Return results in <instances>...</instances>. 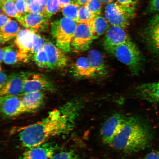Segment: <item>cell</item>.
Listing matches in <instances>:
<instances>
[{
  "mask_svg": "<svg viewBox=\"0 0 159 159\" xmlns=\"http://www.w3.org/2000/svg\"><path fill=\"white\" fill-rule=\"evenodd\" d=\"M83 105L71 101L50 112L44 118L20 129L18 136L23 147L39 146L53 137L68 134L74 129Z\"/></svg>",
  "mask_w": 159,
  "mask_h": 159,
  "instance_id": "cell-1",
  "label": "cell"
},
{
  "mask_svg": "<svg viewBox=\"0 0 159 159\" xmlns=\"http://www.w3.org/2000/svg\"><path fill=\"white\" fill-rule=\"evenodd\" d=\"M152 131L144 121L136 116L126 117L120 132L110 146L126 153L144 150L150 144Z\"/></svg>",
  "mask_w": 159,
  "mask_h": 159,
  "instance_id": "cell-2",
  "label": "cell"
},
{
  "mask_svg": "<svg viewBox=\"0 0 159 159\" xmlns=\"http://www.w3.org/2000/svg\"><path fill=\"white\" fill-rule=\"evenodd\" d=\"M77 24L74 20L65 17L51 23V33L56 45L65 52L70 51Z\"/></svg>",
  "mask_w": 159,
  "mask_h": 159,
  "instance_id": "cell-3",
  "label": "cell"
},
{
  "mask_svg": "<svg viewBox=\"0 0 159 159\" xmlns=\"http://www.w3.org/2000/svg\"><path fill=\"white\" fill-rule=\"evenodd\" d=\"M110 53L119 61L133 70H136L140 68L142 56L138 47L130 39L115 47Z\"/></svg>",
  "mask_w": 159,
  "mask_h": 159,
  "instance_id": "cell-4",
  "label": "cell"
},
{
  "mask_svg": "<svg viewBox=\"0 0 159 159\" xmlns=\"http://www.w3.org/2000/svg\"><path fill=\"white\" fill-rule=\"evenodd\" d=\"M135 11L119 4L117 2L107 4L105 9V16L111 25L126 29L134 18Z\"/></svg>",
  "mask_w": 159,
  "mask_h": 159,
  "instance_id": "cell-5",
  "label": "cell"
},
{
  "mask_svg": "<svg viewBox=\"0 0 159 159\" xmlns=\"http://www.w3.org/2000/svg\"><path fill=\"white\" fill-rule=\"evenodd\" d=\"M126 118L124 115L116 113L105 121L100 131L101 139L105 144L110 146L113 140L122 129Z\"/></svg>",
  "mask_w": 159,
  "mask_h": 159,
  "instance_id": "cell-6",
  "label": "cell"
},
{
  "mask_svg": "<svg viewBox=\"0 0 159 159\" xmlns=\"http://www.w3.org/2000/svg\"><path fill=\"white\" fill-rule=\"evenodd\" d=\"M94 37L90 26L88 23H78L71 46L77 52H82L88 50Z\"/></svg>",
  "mask_w": 159,
  "mask_h": 159,
  "instance_id": "cell-7",
  "label": "cell"
},
{
  "mask_svg": "<svg viewBox=\"0 0 159 159\" xmlns=\"http://www.w3.org/2000/svg\"><path fill=\"white\" fill-rule=\"evenodd\" d=\"M53 89L51 83L44 75L37 73H25L22 94L43 92Z\"/></svg>",
  "mask_w": 159,
  "mask_h": 159,
  "instance_id": "cell-8",
  "label": "cell"
},
{
  "mask_svg": "<svg viewBox=\"0 0 159 159\" xmlns=\"http://www.w3.org/2000/svg\"><path fill=\"white\" fill-rule=\"evenodd\" d=\"M125 29L117 26H109L103 41V46L107 51L110 52L115 47L130 39Z\"/></svg>",
  "mask_w": 159,
  "mask_h": 159,
  "instance_id": "cell-9",
  "label": "cell"
},
{
  "mask_svg": "<svg viewBox=\"0 0 159 159\" xmlns=\"http://www.w3.org/2000/svg\"><path fill=\"white\" fill-rule=\"evenodd\" d=\"M49 19L45 15L26 13L17 20L23 26L36 33L44 30L48 27Z\"/></svg>",
  "mask_w": 159,
  "mask_h": 159,
  "instance_id": "cell-10",
  "label": "cell"
},
{
  "mask_svg": "<svg viewBox=\"0 0 159 159\" xmlns=\"http://www.w3.org/2000/svg\"><path fill=\"white\" fill-rule=\"evenodd\" d=\"M44 48L48 57L49 69L61 68L66 66L68 58L62 50L50 42L45 43Z\"/></svg>",
  "mask_w": 159,
  "mask_h": 159,
  "instance_id": "cell-11",
  "label": "cell"
},
{
  "mask_svg": "<svg viewBox=\"0 0 159 159\" xmlns=\"http://www.w3.org/2000/svg\"><path fill=\"white\" fill-rule=\"evenodd\" d=\"M1 108L3 115L9 118L26 113L21 98L18 96L1 97Z\"/></svg>",
  "mask_w": 159,
  "mask_h": 159,
  "instance_id": "cell-12",
  "label": "cell"
},
{
  "mask_svg": "<svg viewBox=\"0 0 159 159\" xmlns=\"http://www.w3.org/2000/svg\"><path fill=\"white\" fill-rule=\"evenodd\" d=\"M25 73L11 75L1 88V97L17 96L22 94Z\"/></svg>",
  "mask_w": 159,
  "mask_h": 159,
  "instance_id": "cell-13",
  "label": "cell"
},
{
  "mask_svg": "<svg viewBox=\"0 0 159 159\" xmlns=\"http://www.w3.org/2000/svg\"><path fill=\"white\" fill-rule=\"evenodd\" d=\"M55 147L46 142L39 146L27 148L22 159H49L54 155Z\"/></svg>",
  "mask_w": 159,
  "mask_h": 159,
  "instance_id": "cell-14",
  "label": "cell"
},
{
  "mask_svg": "<svg viewBox=\"0 0 159 159\" xmlns=\"http://www.w3.org/2000/svg\"><path fill=\"white\" fill-rule=\"evenodd\" d=\"M35 33L29 29L20 30L15 38V44L17 49L21 52L30 55Z\"/></svg>",
  "mask_w": 159,
  "mask_h": 159,
  "instance_id": "cell-15",
  "label": "cell"
},
{
  "mask_svg": "<svg viewBox=\"0 0 159 159\" xmlns=\"http://www.w3.org/2000/svg\"><path fill=\"white\" fill-rule=\"evenodd\" d=\"M136 94L141 99L148 102H159V82L139 85L136 89Z\"/></svg>",
  "mask_w": 159,
  "mask_h": 159,
  "instance_id": "cell-16",
  "label": "cell"
},
{
  "mask_svg": "<svg viewBox=\"0 0 159 159\" xmlns=\"http://www.w3.org/2000/svg\"><path fill=\"white\" fill-rule=\"evenodd\" d=\"M149 44L157 55L159 56V15L154 16L151 20L147 29Z\"/></svg>",
  "mask_w": 159,
  "mask_h": 159,
  "instance_id": "cell-17",
  "label": "cell"
},
{
  "mask_svg": "<svg viewBox=\"0 0 159 159\" xmlns=\"http://www.w3.org/2000/svg\"><path fill=\"white\" fill-rule=\"evenodd\" d=\"M21 102L26 113L38 109L42 104L44 96L43 92H32L23 94Z\"/></svg>",
  "mask_w": 159,
  "mask_h": 159,
  "instance_id": "cell-18",
  "label": "cell"
},
{
  "mask_svg": "<svg viewBox=\"0 0 159 159\" xmlns=\"http://www.w3.org/2000/svg\"><path fill=\"white\" fill-rule=\"evenodd\" d=\"M73 70L75 75L78 77L91 78L96 76L87 57H79L75 63Z\"/></svg>",
  "mask_w": 159,
  "mask_h": 159,
  "instance_id": "cell-19",
  "label": "cell"
},
{
  "mask_svg": "<svg viewBox=\"0 0 159 159\" xmlns=\"http://www.w3.org/2000/svg\"><path fill=\"white\" fill-rule=\"evenodd\" d=\"M89 62L94 69L96 76L106 74L107 68L102 56L98 51L92 50L87 55Z\"/></svg>",
  "mask_w": 159,
  "mask_h": 159,
  "instance_id": "cell-20",
  "label": "cell"
},
{
  "mask_svg": "<svg viewBox=\"0 0 159 159\" xmlns=\"http://www.w3.org/2000/svg\"><path fill=\"white\" fill-rule=\"evenodd\" d=\"M88 23L92 31L94 39L98 38L106 33L110 25L105 17L101 15L94 16Z\"/></svg>",
  "mask_w": 159,
  "mask_h": 159,
  "instance_id": "cell-21",
  "label": "cell"
},
{
  "mask_svg": "<svg viewBox=\"0 0 159 159\" xmlns=\"http://www.w3.org/2000/svg\"><path fill=\"white\" fill-rule=\"evenodd\" d=\"M20 30L17 22L11 20L1 29L0 39L1 44H4L16 37Z\"/></svg>",
  "mask_w": 159,
  "mask_h": 159,
  "instance_id": "cell-22",
  "label": "cell"
},
{
  "mask_svg": "<svg viewBox=\"0 0 159 159\" xmlns=\"http://www.w3.org/2000/svg\"><path fill=\"white\" fill-rule=\"evenodd\" d=\"M29 55L16 50L11 46L7 47L6 49L3 61L7 65H13L19 62H27Z\"/></svg>",
  "mask_w": 159,
  "mask_h": 159,
  "instance_id": "cell-23",
  "label": "cell"
},
{
  "mask_svg": "<svg viewBox=\"0 0 159 159\" xmlns=\"http://www.w3.org/2000/svg\"><path fill=\"white\" fill-rule=\"evenodd\" d=\"M15 0H1V10L9 16L17 19L21 16L16 7Z\"/></svg>",
  "mask_w": 159,
  "mask_h": 159,
  "instance_id": "cell-24",
  "label": "cell"
},
{
  "mask_svg": "<svg viewBox=\"0 0 159 159\" xmlns=\"http://www.w3.org/2000/svg\"><path fill=\"white\" fill-rule=\"evenodd\" d=\"M80 6L75 3L72 2L65 6L61 9V11L65 17L74 20L77 22V17Z\"/></svg>",
  "mask_w": 159,
  "mask_h": 159,
  "instance_id": "cell-25",
  "label": "cell"
},
{
  "mask_svg": "<svg viewBox=\"0 0 159 159\" xmlns=\"http://www.w3.org/2000/svg\"><path fill=\"white\" fill-rule=\"evenodd\" d=\"M36 64L41 68H49L48 56L44 47L33 57Z\"/></svg>",
  "mask_w": 159,
  "mask_h": 159,
  "instance_id": "cell-26",
  "label": "cell"
},
{
  "mask_svg": "<svg viewBox=\"0 0 159 159\" xmlns=\"http://www.w3.org/2000/svg\"><path fill=\"white\" fill-rule=\"evenodd\" d=\"M61 11L58 0H48L45 7V16L50 18Z\"/></svg>",
  "mask_w": 159,
  "mask_h": 159,
  "instance_id": "cell-27",
  "label": "cell"
},
{
  "mask_svg": "<svg viewBox=\"0 0 159 159\" xmlns=\"http://www.w3.org/2000/svg\"><path fill=\"white\" fill-rule=\"evenodd\" d=\"M28 13L45 15V9L40 4L38 0H25Z\"/></svg>",
  "mask_w": 159,
  "mask_h": 159,
  "instance_id": "cell-28",
  "label": "cell"
},
{
  "mask_svg": "<svg viewBox=\"0 0 159 159\" xmlns=\"http://www.w3.org/2000/svg\"><path fill=\"white\" fill-rule=\"evenodd\" d=\"M94 17L87 9L86 5L81 6L79 10L77 23H89Z\"/></svg>",
  "mask_w": 159,
  "mask_h": 159,
  "instance_id": "cell-29",
  "label": "cell"
},
{
  "mask_svg": "<svg viewBox=\"0 0 159 159\" xmlns=\"http://www.w3.org/2000/svg\"><path fill=\"white\" fill-rule=\"evenodd\" d=\"M102 3L99 0H90L86 5L87 9L94 16L101 15L102 11Z\"/></svg>",
  "mask_w": 159,
  "mask_h": 159,
  "instance_id": "cell-30",
  "label": "cell"
},
{
  "mask_svg": "<svg viewBox=\"0 0 159 159\" xmlns=\"http://www.w3.org/2000/svg\"><path fill=\"white\" fill-rule=\"evenodd\" d=\"M45 43L44 39L40 35L35 33L32 48L30 55L33 57L44 47Z\"/></svg>",
  "mask_w": 159,
  "mask_h": 159,
  "instance_id": "cell-31",
  "label": "cell"
},
{
  "mask_svg": "<svg viewBox=\"0 0 159 159\" xmlns=\"http://www.w3.org/2000/svg\"><path fill=\"white\" fill-rule=\"evenodd\" d=\"M51 159H80V158L74 151H68L54 154Z\"/></svg>",
  "mask_w": 159,
  "mask_h": 159,
  "instance_id": "cell-32",
  "label": "cell"
},
{
  "mask_svg": "<svg viewBox=\"0 0 159 159\" xmlns=\"http://www.w3.org/2000/svg\"><path fill=\"white\" fill-rule=\"evenodd\" d=\"M116 2L123 7L135 11L138 0H116Z\"/></svg>",
  "mask_w": 159,
  "mask_h": 159,
  "instance_id": "cell-33",
  "label": "cell"
},
{
  "mask_svg": "<svg viewBox=\"0 0 159 159\" xmlns=\"http://www.w3.org/2000/svg\"><path fill=\"white\" fill-rule=\"evenodd\" d=\"M16 7L19 13L21 15L28 13L26 2L25 0H19L16 2Z\"/></svg>",
  "mask_w": 159,
  "mask_h": 159,
  "instance_id": "cell-34",
  "label": "cell"
},
{
  "mask_svg": "<svg viewBox=\"0 0 159 159\" xmlns=\"http://www.w3.org/2000/svg\"><path fill=\"white\" fill-rule=\"evenodd\" d=\"M148 11L150 13L159 12V0H150L148 8Z\"/></svg>",
  "mask_w": 159,
  "mask_h": 159,
  "instance_id": "cell-35",
  "label": "cell"
},
{
  "mask_svg": "<svg viewBox=\"0 0 159 159\" xmlns=\"http://www.w3.org/2000/svg\"><path fill=\"white\" fill-rule=\"evenodd\" d=\"M11 20V19L8 17L4 13H1V17H0V27H1V29L4 26Z\"/></svg>",
  "mask_w": 159,
  "mask_h": 159,
  "instance_id": "cell-36",
  "label": "cell"
},
{
  "mask_svg": "<svg viewBox=\"0 0 159 159\" xmlns=\"http://www.w3.org/2000/svg\"><path fill=\"white\" fill-rule=\"evenodd\" d=\"M144 159H159V151H153L148 153Z\"/></svg>",
  "mask_w": 159,
  "mask_h": 159,
  "instance_id": "cell-37",
  "label": "cell"
},
{
  "mask_svg": "<svg viewBox=\"0 0 159 159\" xmlns=\"http://www.w3.org/2000/svg\"><path fill=\"white\" fill-rule=\"evenodd\" d=\"M0 88H1L7 82L8 79L7 75L5 73L1 70L0 73Z\"/></svg>",
  "mask_w": 159,
  "mask_h": 159,
  "instance_id": "cell-38",
  "label": "cell"
},
{
  "mask_svg": "<svg viewBox=\"0 0 159 159\" xmlns=\"http://www.w3.org/2000/svg\"><path fill=\"white\" fill-rule=\"evenodd\" d=\"M58 1L61 9L73 2V0H58Z\"/></svg>",
  "mask_w": 159,
  "mask_h": 159,
  "instance_id": "cell-39",
  "label": "cell"
},
{
  "mask_svg": "<svg viewBox=\"0 0 159 159\" xmlns=\"http://www.w3.org/2000/svg\"><path fill=\"white\" fill-rule=\"evenodd\" d=\"M90 0H73V2L80 6L86 5Z\"/></svg>",
  "mask_w": 159,
  "mask_h": 159,
  "instance_id": "cell-40",
  "label": "cell"
},
{
  "mask_svg": "<svg viewBox=\"0 0 159 159\" xmlns=\"http://www.w3.org/2000/svg\"><path fill=\"white\" fill-rule=\"evenodd\" d=\"M7 48V47L2 48H1V50H0V60H1V63H2L3 61L4 57Z\"/></svg>",
  "mask_w": 159,
  "mask_h": 159,
  "instance_id": "cell-41",
  "label": "cell"
},
{
  "mask_svg": "<svg viewBox=\"0 0 159 159\" xmlns=\"http://www.w3.org/2000/svg\"><path fill=\"white\" fill-rule=\"evenodd\" d=\"M48 0H38L39 2L42 6L45 9V6L46 5Z\"/></svg>",
  "mask_w": 159,
  "mask_h": 159,
  "instance_id": "cell-42",
  "label": "cell"
},
{
  "mask_svg": "<svg viewBox=\"0 0 159 159\" xmlns=\"http://www.w3.org/2000/svg\"><path fill=\"white\" fill-rule=\"evenodd\" d=\"M99 1L102 3L106 4L107 5L109 3L113 2L115 0H99Z\"/></svg>",
  "mask_w": 159,
  "mask_h": 159,
  "instance_id": "cell-43",
  "label": "cell"
},
{
  "mask_svg": "<svg viewBox=\"0 0 159 159\" xmlns=\"http://www.w3.org/2000/svg\"><path fill=\"white\" fill-rule=\"evenodd\" d=\"M15 1H19V0H15Z\"/></svg>",
  "mask_w": 159,
  "mask_h": 159,
  "instance_id": "cell-44",
  "label": "cell"
}]
</instances>
